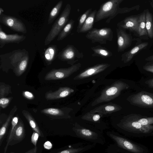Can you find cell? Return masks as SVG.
<instances>
[{"instance_id": "31", "label": "cell", "mask_w": 153, "mask_h": 153, "mask_svg": "<svg viewBox=\"0 0 153 153\" xmlns=\"http://www.w3.org/2000/svg\"><path fill=\"white\" fill-rule=\"evenodd\" d=\"M44 114L53 117H62L65 115V113L62 109L58 108H45L41 111Z\"/></svg>"}, {"instance_id": "11", "label": "cell", "mask_w": 153, "mask_h": 153, "mask_svg": "<svg viewBox=\"0 0 153 153\" xmlns=\"http://www.w3.org/2000/svg\"><path fill=\"white\" fill-rule=\"evenodd\" d=\"M117 38V51L118 52L124 51L129 47L132 41V37L130 34L125 30L117 27L116 29Z\"/></svg>"}, {"instance_id": "41", "label": "cell", "mask_w": 153, "mask_h": 153, "mask_svg": "<svg viewBox=\"0 0 153 153\" xmlns=\"http://www.w3.org/2000/svg\"><path fill=\"white\" fill-rule=\"evenodd\" d=\"M22 94L28 100H32L33 99L34 97V95L31 92L29 91H23Z\"/></svg>"}, {"instance_id": "23", "label": "cell", "mask_w": 153, "mask_h": 153, "mask_svg": "<svg viewBox=\"0 0 153 153\" xmlns=\"http://www.w3.org/2000/svg\"><path fill=\"white\" fill-rule=\"evenodd\" d=\"M28 52L19 61L14 68L15 72L17 76H21L26 70L29 61Z\"/></svg>"}, {"instance_id": "18", "label": "cell", "mask_w": 153, "mask_h": 153, "mask_svg": "<svg viewBox=\"0 0 153 153\" xmlns=\"http://www.w3.org/2000/svg\"><path fill=\"white\" fill-rule=\"evenodd\" d=\"M122 107L116 104L110 102L97 107L90 111L92 113H99L102 114H110L121 110Z\"/></svg>"}, {"instance_id": "21", "label": "cell", "mask_w": 153, "mask_h": 153, "mask_svg": "<svg viewBox=\"0 0 153 153\" xmlns=\"http://www.w3.org/2000/svg\"><path fill=\"white\" fill-rule=\"evenodd\" d=\"M17 108L15 106L10 111L9 115L5 123L2 125L0 129V146H1L6 136L7 130L10 122L13 117L17 111Z\"/></svg>"}, {"instance_id": "27", "label": "cell", "mask_w": 153, "mask_h": 153, "mask_svg": "<svg viewBox=\"0 0 153 153\" xmlns=\"http://www.w3.org/2000/svg\"><path fill=\"white\" fill-rule=\"evenodd\" d=\"M146 12V28L148 36L151 39L153 38V16L149 10L147 9Z\"/></svg>"}, {"instance_id": "10", "label": "cell", "mask_w": 153, "mask_h": 153, "mask_svg": "<svg viewBox=\"0 0 153 153\" xmlns=\"http://www.w3.org/2000/svg\"><path fill=\"white\" fill-rule=\"evenodd\" d=\"M28 52L25 49H19L0 55L1 65H8L14 68L19 61Z\"/></svg>"}, {"instance_id": "7", "label": "cell", "mask_w": 153, "mask_h": 153, "mask_svg": "<svg viewBox=\"0 0 153 153\" xmlns=\"http://www.w3.org/2000/svg\"><path fill=\"white\" fill-rule=\"evenodd\" d=\"M127 100L132 105L145 108H153V94L141 91L128 97Z\"/></svg>"}, {"instance_id": "35", "label": "cell", "mask_w": 153, "mask_h": 153, "mask_svg": "<svg viewBox=\"0 0 153 153\" xmlns=\"http://www.w3.org/2000/svg\"><path fill=\"white\" fill-rule=\"evenodd\" d=\"M92 8L88 9L79 17L78 19V25L76 30V32L78 33L83 26L89 14L92 12Z\"/></svg>"}, {"instance_id": "17", "label": "cell", "mask_w": 153, "mask_h": 153, "mask_svg": "<svg viewBox=\"0 0 153 153\" xmlns=\"http://www.w3.org/2000/svg\"><path fill=\"white\" fill-rule=\"evenodd\" d=\"M73 89L68 87H61L54 91H49L45 94V98L47 100H52L66 97L74 92Z\"/></svg>"}, {"instance_id": "3", "label": "cell", "mask_w": 153, "mask_h": 153, "mask_svg": "<svg viewBox=\"0 0 153 153\" xmlns=\"http://www.w3.org/2000/svg\"><path fill=\"white\" fill-rule=\"evenodd\" d=\"M71 10V5L69 4H67L60 15L53 24L46 37L44 42L45 45L49 44L58 35L69 21Z\"/></svg>"}, {"instance_id": "44", "label": "cell", "mask_w": 153, "mask_h": 153, "mask_svg": "<svg viewBox=\"0 0 153 153\" xmlns=\"http://www.w3.org/2000/svg\"><path fill=\"white\" fill-rule=\"evenodd\" d=\"M145 60L149 62H153V55L148 57Z\"/></svg>"}, {"instance_id": "25", "label": "cell", "mask_w": 153, "mask_h": 153, "mask_svg": "<svg viewBox=\"0 0 153 153\" xmlns=\"http://www.w3.org/2000/svg\"><path fill=\"white\" fill-rule=\"evenodd\" d=\"M22 113L34 131L37 133L39 136L43 137L44 136L43 133L39 128L31 114L29 112L25 110H23L22 111Z\"/></svg>"}, {"instance_id": "15", "label": "cell", "mask_w": 153, "mask_h": 153, "mask_svg": "<svg viewBox=\"0 0 153 153\" xmlns=\"http://www.w3.org/2000/svg\"><path fill=\"white\" fill-rule=\"evenodd\" d=\"M110 136L121 147L134 153L143 152V150L142 148L125 139L113 134H111Z\"/></svg>"}, {"instance_id": "19", "label": "cell", "mask_w": 153, "mask_h": 153, "mask_svg": "<svg viewBox=\"0 0 153 153\" xmlns=\"http://www.w3.org/2000/svg\"><path fill=\"white\" fill-rule=\"evenodd\" d=\"M148 42L141 43L135 46L130 50L125 52L121 55V60L126 63L130 61L139 51L145 48L148 45Z\"/></svg>"}, {"instance_id": "29", "label": "cell", "mask_w": 153, "mask_h": 153, "mask_svg": "<svg viewBox=\"0 0 153 153\" xmlns=\"http://www.w3.org/2000/svg\"><path fill=\"white\" fill-rule=\"evenodd\" d=\"M146 10L139 15L138 35L140 36L148 35L146 28Z\"/></svg>"}, {"instance_id": "36", "label": "cell", "mask_w": 153, "mask_h": 153, "mask_svg": "<svg viewBox=\"0 0 153 153\" xmlns=\"http://www.w3.org/2000/svg\"><path fill=\"white\" fill-rule=\"evenodd\" d=\"M10 85L5 84H1L0 85V97H4L11 92Z\"/></svg>"}, {"instance_id": "14", "label": "cell", "mask_w": 153, "mask_h": 153, "mask_svg": "<svg viewBox=\"0 0 153 153\" xmlns=\"http://www.w3.org/2000/svg\"><path fill=\"white\" fill-rule=\"evenodd\" d=\"M110 65L109 64L105 63L97 64L81 72L76 76L74 79H82L94 75L103 71Z\"/></svg>"}, {"instance_id": "4", "label": "cell", "mask_w": 153, "mask_h": 153, "mask_svg": "<svg viewBox=\"0 0 153 153\" xmlns=\"http://www.w3.org/2000/svg\"><path fill=\"white\" fill-rule=\"evenodd\" d=\"M85 37L93 43L98 42L100 44H105L107 41L113 40V32L110 27L95 28L88 32Z\"/></svg>"}, {"instance_id": "28", "label": "cell", "mask_w": 153, "mask_h": 153, "mask_svg": "<svg viewBox=\"0 0 153 153\" xmlns=\"http://www.w3.org/2000/svg\"><path fill=\"white\" fill-rule=\"evenodd\" d=\"M63 3L62 0L59 1L52 9L49 14L48 23L51 24L59 15Z\"/></svg>"}, {"instance_id": "16", "label": "cell", "mask_w": 153, "mask_h": 153, "mask_svg": "<svg viewBox=\"0 0 153 153\" xmlns=\"http://www.w3.org/2000/svg\"><path fill=\"white\" fill-rule=\"evenodd\" d=\"M25 135L24 124L20 119L14 131L9 146H13L20 142L25 138Z\"/></svg>"}, {"instance_id": "2", "label": "cell", "mask_w": 153, "mask_h": 153, "mask_svg": "<svg viewBox=\"0 0 153 153\" xmlns=\"http://www.w3.org/2000/svg\"><path fill=\"white\" fill-rule=\"evenodd\" d=\"M128 84L121 81L115 82L111 85L106 87L101 92L100 95L92 103V106L99 103L110 101L118 97L121 92L128 89Z\"/></svg>"}, {"instance_id": "37", "label": "cell", "mask_w": 153, "mask_h": 153, "mask_svg": "<svg viewBox=\"0 0 153 153\" xmlns=\"http://www.w3.org/2000/svg\"><path fill=\"white\" fill-rule=\"evenodd\" d=\"M12 97H2L0 99V106L2 108H6L9 104L12 99Z\"/></svg>"}, {"instance_id": "13", "label": "cell", "mask_w": 153, "mask_h": 153, "mask_svg": "<svg viewBox=\"0 0 153 153\" xmlns=\"http://www.w3.org/2000/svg\"><path fill=\"white\" fill-rule=\"evenodd\" d=\"M26 36L24 35L17 34H8L3 31L0 25V48H1L6 44L9 43L19 44L24 40Z\"/></svg>"}, {"instance_id": "34", "label": "cell", "mask_w": 153, "mask_h": 153, "mask_svg": "<svg viewBox=\"0 0 153 153\" xmlns=\"http://www.w3.org/2000/svg\"><path fill=\"white\" fill-rule=\"evenodd\" d=\"M75 131L80 136L87 138H92L96 136V134L90 130L84 128H76Z\"/></svg>"}, {"instance_id": "12", "label": "cell", "mask_w": 153, "mask_h": 153, "mask_svg": "<svg viewBox=\"0 0 153 153\" xmlns=\"http://www.w3.org/2000/svg\"><path fill=\"white\" fill-rule=\"evenodd\" d=\"M139 15H132L125 18L117 24V27L128 30L138 35Z\"/></svg>"}, {"instance_id": "24", "label": "cell", "mask_w": 153, "mask_h": 153, "mask_svg": "<svg viewBox=\"0 0 153 153\" xmlns=\"http://www.w3.org/2000/svg\"><path fill=\"white\" fill-rule=\"evenodd\" d=\"M97 12V10H96L92 11L86 19L78 33L88 32L92 29L94 22Z\"/></svg>"}, {"instance_id": "26", "label": "cell", "mask_w": 153, "mask_h": 153, "mask_svg": "<svg viewBox=\"0 0 153 153\" xmlns=\"http://www.w3.org/2000/svg\"><path fill=\"white\" fill-rule=\"evenodd\" d=\"M75 21L73 19L69 20L58 35L57 41L63 40L71 33L73 30Z\"/></svg>"}, {"instance_id": "42", "label": "cell", "mask_w": 153, "mask_h": 153, "mask_svg": "<svg viewBox=\"0 0 153 153\" xmlns=\"http://www.w3.org/2000/svg\"><path fill=\"white\" fill-rule=\"evenodd\" d=\"M145 83L148 85L149 87L153 88V78L147 80Z\"/></svg>"}, {"instance_id": "1", "label": "cell", "mask_w": 153, "mask_h": 153, "mask_svg": "<svg viewBox=\"0 0 153 153\" xmlns=\"http://www.w3.org/2000/svg\"><path fill=\"white\" fill-rule=\"evenodd\" d=\"M123 0H110L101 4L97 11L95 19V22L107 19L106 22L109 23L111 21L119 14L128 12L139 7V6L128 8H120V4Z\"/></svg>"}, {"instance_id": "30", "label": "cell", "mask_w": 153, "mask_h": 153, "mask_svg": "<svg viewBox=\"0 0 153 153\" xmlns=\"http://www.w3.org/2000/svg\"><path fill=\"white\" fill-rule=\"evenodd\" d=\"M19 120V118L18 116H15L13 117L11 121V126L9 131L8 133L6 141V144L4 148V153H7L9 143L12 137L14 131L18 123Z\"/></svg>"}, {"instance_id": "6", "label": "cell", "mask_w": 153, "mask_h": 153, "mask_svg": "<svg viewBox=\"0 0 153 153\" xmlns=\"http://www.w3.org/2000/svg\"><path fill=\"white\" fill-rule=\"evenodd\" d=\"M83 56V53L72 45H67L57 55V57L60 60L66 62L71 65Z\"/></svg>"}, {"instance_id": "20", "label": "cell", "mask_w": 153, "mask_h": 153, "mask_svg": "<svg viewBox=\"0 0 153 153\" xmlns=\"http://www.w3.org/2000/svg\"><path fill=\"white\" fill-rule=\"evenodd\" d=\"M58 51L57 45H50L44 51L43 58L48 65L51 64L57 57Z\"/></svg>"}, {"instance_id": "38", "label": "cell", "mask_w": 153, "mask_h": 153, "mask_svg": "<svg viewBox=\"0 0 153 153\" xmlns=\"http://www.w3.org/2000/svg\"><path fill=\"white\" fill-rule=\"evenodd\" d=\"M83 149V148L67 149L56 153H78Z\"/></svg>"}, {"instance_id": "46", "label": "cell", "mask_w": 153, "mask_h": 153, "mask_svg": "<svg viewBox=\"0 0 153 153\" xmlns=\"http://www.w3.org/2000/svg\"><path fill=\"white\" fill-rule=\"evenodd\" d=\"M150 5L153 9V0L151 1L150 2Z\"/></svg>"}, {"instance_id": "22", "label": "cell", "mask_w": 153, "mask_h": 153, "mask_svg": "<svg viewBox=\"0 0 153 153\" xmlns=\"http://www.w3.org/2000/svg\"><path fill=\"white\" fill-rule=\"evenodd\" d=\"M93 53L91 54L93 57L97 56L105 59L111 56L113 54L111 52L105 47L97 45L91 48Z\"/></svg>"}, {"instance_id": "39", "label": "cell", "mask_w": 153, "mask_h": 153, "mask_svg": "<svg viewBox=\"0 0 153 153\" xmlns=\"http://www.w3.org/2000/svg\"><path fill=\"white\" fill-rule=\"evenodd\" d=\"M143 69L147 71L153 73V62H147L143 66Z\"/></svg>"}, {"instance_id": "5", "label": "cell", "mask_w": 153, "mask_h": 153, "mask_svg": "<svg viewBox=\"0 0 153 153\" xmlns=\"http://www.w3.org/2000/svg\"><path fill=\"white\" fill-rule=\"evenodd\" d=\"M119 125L123 129L135 133L148 134L153 131V126L141 125L131 114L124 117Z\"/></svg>"}, {"instance_id": "45", "label": "cell", "mask_w": 153, "mask_h": 153, "mask_svg": "<svg viewBox=\"0 0 153 153\" xmlns=\"http://www.w3.org/2000/svg\"><path fill=\"white\" fill-rule=\"evenodd\" d=\"M4 12V10L1 7H0V15L3 14Z\"/></svg>"}, {"instance_id": "32", "label": "cell", "mask_w": 153, "mask_h": 153, "mask_svg": "<svg viewBox=\"0 0 153 153\" xmlns=\"http://www.w3.org/2000/svg\"><path fill=\"white\" fill-rule=\"evenodd\" d=\"M103 115L100 113H92L89 111L83 115L81 118L84 120L96 122L99 121Z\"/></svg>"}, {"instance_id": "40", "label": "cell", "mask_w": 153, "mask_h": 153, "mask_svg": "<svg viewBox=\"0 0 153 153\" xmlns=\"http://www.w3.org/2000/svg\"><path fill=\"white\" fill-rule=\"evenodd\" d=\"M39 136L37 133L33 131L31 137V142L35 146H36Z\"/></svg>"}, {"instance_id": "9", "label": "cell", "mask_w": 153, "mask_h": 153, "mask_svg": "<svg viewBox=\"0 0 153 153\" xmlns=\"http://www.w3.org/2000/svg\"><path fill=\"white\" fill-rule=\"evenodd\" d=\"M0 22L13 30L23 34L27 33L24 23L15 16L2 14L0 15Z\"/></svg>"}, {"instance_id": "8", "label": "cell", "mask_w": 153, "mask_h": 153, "mask_svg": "<svg viewBox=\"0 0 153 153\" xmlns=\"http://www.w3.org/2000/svg\"><path fill=\"white\" fill-rule=\"evenodd\" d=\"M81 66V64L78 63L68 68L53 69L47 73L45 79L50 80L67 78L79 70Z\"/></svg>"}, {"instance_id": "33", "label": "cell", "mask_w": 153, "mask_h": 153, "mask_svg": "<svg viewBox=\"0 0 153 153\" xmlns=\"http://www.w3.org/2000/svg\"><path fill=\"white\" fill-rule=\"evenodd\" d=\"M131 114L137 121L142 125H149L153 124V117L142 118L139 114Z\"/></svg>"}, {"instance_id": "43", "label": "cell", "mask_w": 153, "mask_h": 153, "mask_svg": "<svg viewBox=\"0 0 153 153\" xmlns=\"http://www.w3.org/2000/svg\"><path fill=\"white\" fill-rule=\"evenodd\" d=\"M37 147L35 146L33 148L30 149V150H28L27 152L24 153H36L37 151ZM10 153H16L13 152H11Z\"/></svg>"}]
</instances>
